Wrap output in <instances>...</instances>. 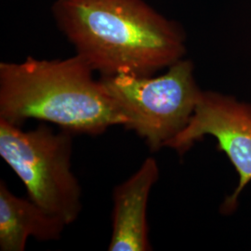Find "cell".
<instances>
[{
  "label": "cell",
  "instance_id": "7",
  "mask_svg": "<svg viewBox=\"0 0 251 251\" xmlns=\"http://www.w3.org/2000/svg\"><path fill=\"white\" fill-rule=\"evenodd\" d=\"M67 225L29 198H19L0 181V251H25L27 240L57 241Z\"/></svg>",
  "mask_w": 251,
  "mask_h": 251
},
{
  "label": "cell",
  "instance_id": "5",
  "mask_svg": "<svg viewBox=\"0 0 251 251\" xmlns=\"http://www.w3.org/2000/svg\"><path fill=\"white\" fill-rule=\"evenodd\" d=\"M206 136L215 138L238 174V184L222 211L231 213L251 182V104L225 93L203 90L187 126L167 145L180 155Z\"/></svg>",
  "mask_w": 251,
  "mask_h": 251
},
{
  "label": "cell",
  "instance_id": "4",
  "mask_svg": "<svg viewBox=\"0 0 251 251\" xmlns=\"http://www.w3.org/2000/svg\"><path fill=\"white\" fill-rule=\"evenodd\" d=\"M100 81L134 131L152 152L167 147L187 126L203 90L195 66L181 59L158 76L118 74Z\"/></svg>",
  "mask_w": 251,
  "mask_h": 251
},
{
  "label": "cell",
  "instance_id": "6",
  "mask_svg": "<svg viewBox=\"0 0 251 251\" xmlns=\"http://www.w3.org/2000/svg\"><path fill=\"white\" fill-rule=\"evenodd\" d=\"M156 160L148 157L138 171L113 191L112 234L109 251H150L147 206L159 179Z\"/></svg>",
  "mask_w": 251,
  "mask_h": 251
},
{
  "label": "cell",
  "instance_id": "1",
  "mask_svg": "<svg viewBox=\"0 0 251 251\" xmlns=\"http://www.w3.org/2000/svg\"><path fill=\"white\" fill-rule=\"evenodd\" d=\"M54 17L100 76L152 75L183 59L185 36L144 0H57Z\"/></svg>",
  "mask_w": 251,
  "mask_h": 251
},
{
  "label": "cell",
  "instance_id": "2",
  "mask_svg": "<svg viewBox=\"0 0 251 251\" xmlns=\"http://www.w3.org/2000/svg\"><path fill=\"white\" fill-rule=\"evenodd\" d=\"M80 56L0 63V119L21 126L30 119L73 134L98 136L126 125L100 79Z\"/></svg>",
  "mask_w": 251,
  "mask_h": 251
},
{
  "label": "cell",
  "instance_id": "3",
  "mask_svg": "<svg viewBox=\"0 0 251 251\" xmlns=\"http://www.w3.org/2000/svg\"><path fill=\"white\" fill-rule=\"evenodd\" d=\"M73 136L45 123L25 131L0 119V155L15 172L30 198L68 225L82 210V189L72 171Z\"/></svg>",
  "mask_w": 251,
  "mask_h": 251
}]
</instances>
